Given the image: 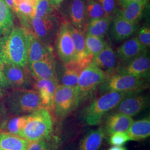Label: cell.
Masks as SVG:
<instances>
[{"label":"cell","mask_w":150,"mask_h":150,"mask_svg":"<svg viewBox=\"0 0 150 150\" xmlns=\"http://www.w3.org/2000/svg\"><path fill=\"white\" fill-rule=\"evenodd\" d=\"M30 45V35L22 27H13L0 37V61L2 64L26 67Z\"/></svg>","instance_id":"6da1fadb"},{"label":"cell","mask_w":150,"mask_h":150,"mask_svg":"<svg viewBox=\"0 0 150 150\" xmlns=\"http://www.w3.org/2000/svg\"><path fill=\"white\" fill-rule=\"evenodd\" d=\"M3 103L8 115L13 116L26 115L43 107L38 91L31 89H13L4 96Z\"/></svg>","instance_id":"7a4b0ae2"},{"label":"cell","mask_w":150,"mask_h":150,"mask_svg":"<svg viewBox=\"0 0 150 150\" xmlns=\"http://www.w3.org/2000/svg\"><path fill=\"white\" fill-rule=\"evenodd\" d=\"M136 92L110 91L102 93L95 99L83 110L82 118L89 126H96L101 123L103 116L112 110L120 102L129 95Z\"/></svg>","instance_id":"3957f363"},{"label":"cell","mask_w":150,"mask_h":150,"mask_svg":"<svg viewBox=\"0 0 150 150\" xmlns=\"http://www.w3.org/2000/svg\"><path fill=\"white\" fill-rule=\"evenodd\" d=\"M54 131L52 116L48 110L41 107L27 115L25 126L18 136L31 142L51 137Z\"/></svg>","instance_id":"277c9868"},{"label":"cell","mask_w":150,"mask_h":150,"mask_svg":"<svg viewBox=\"0 0 150 150\" xmlns=\"http://www.w3.org/2000/svg\"><path fill=\"white\" fill-rule=\"evenodd\" d=\"M107 76L106 73L91 64L81 72L76 87V109L90 97Z\"/></svg>","instance_id":"5b68a950"},{"label":"cell","mask_w":150,"mask_h":150,"mask_svg":"<svg viewBox=\"0 0 150 150\" xmlns=\"http://www.w3.org/2000/svg\"><path fill=\"white\" fill-rule=\"evenodd\" d=\"M21 22L28 33L51 46L55 41L60 25L55 15L46 18L32 17Z\"/></svg>","instance_id":"8992f818"},{"label":"cell","mask_w":150,"mask_h":150,"mask_svg":"<svg viewBox=\"0 0 150 150\" xmlns=\"http://www.w3.org/2000/svg\"><path fill=\"white\" fill-rule=\"evenodd\" d=\"M147 80L132 75L112 73L100 85L102 93L110 92L142 91L147 87Z\"/></svg>","instance_id":"52a82bcc"},{"label":"cell","mask_w":150,"mask_h":150,"mask_svg":"<svg viewBox=\"0 0 150 150\" xmlns=\"http://www.w3.org/2000/svg\"><path fill=\"white\" fill-rule=\"evenodd\" d=\"M76 88L59 84L54 96L53 108L56 116L64 119L76 110Z\"/></svg>","instance_id":"ba28073f"},{"label":"cell","mask_w":150,"mask_h":150,"mask_svg":"<svg viewBox=\"0 0 150 150\" xmlns=\"http://www.w3.org/2000/svg\"><path fill=\"white\" fill-rule=\"evenodd\" d=\"M54 42L56 52L63 64L76 59L75 46L65 20L60 23Z\"/></svg>","instance_id":"9c48e42d"},{"label":"cell","mask_w":150,"mask_h":150,"mask_svg":"<svg viewBox=\"0 0 150 150\" xmlns=\"http://www.w3.org/2000/svg\"><path fill=\"white\" fill-rule=\"evenodd\" d=\"M26 67L2 64V71L10 88L31 89L33 87V82L30 76L31 74L28 69L26 70Z\"/></svg>","instance_id":"30bf717a"},{"label":"cell","mask_w":150,"mask_h":150,"mask_svg":"<svg viewBox=\"0 0 150 150\" xmlns=\"http://www.w3.org/2000/svg\"><path fill=\"white\" fill-rule=\"evenodd\" d=\"M136 92L125 97L113 109V112L120 113L131 117L136 116L150 104V96Z\"/></svg>","instance_id":"8fae6325"},{"label":"cell","mask_w":150,"mask_h":150,"mask_svg":"<svg viewBox=\"0 0 150 150\" xmlns=\"http://www.w3.org/2000/svg\"><path fill=\"white\" fill-rule=\"evenodd\" d=\"M62 6V13L67 21L74 27L82 30L87 25L86 20V2L85 0H64Z\"/></svg>","instance_id":"7c38bea8"},{"label":"cell","mask_w":150,"mask_h":150,"mask_svg":"<svg viewBox=\"0 0 150 150\" xmlns=\"http://www.w3.org/2000/svg\"><path fill=\"white\" fill-rule=\"evenodd\" d=\"M150 56L147 51L127 64L118 66L113 73L132 75L147 80L150 76Z\"/></svg>","instance_id":"4fadbf2b"},{"label":"cell","mask_w":150,"mask_h":150,"mask_svg":"<svg viewBox=\"0 0 150 150\" xmlns=\"http://www.w3.org/2000/svg\"><path fill=\"white\" fill-rule=\"evenodd\" d=\"M137 28L138 24L129 22L115 15L113 17L109 31L111 38L113 41L121 42L132 36Z\"/></svg>","instance_id":"5bb4252c"},{"label":"cell","mask_w":150,"mask_h":150,"mask_svg":"<svg viewBox=\"0 0 150 150\" xmlns=\"http://www.w3.org/2000/svg\"><path fill=\"white\" fill-rule=\"evenodd\" d=\"M28 70L33 79L57 80L54 58L43 59L28 64Z\"/></svg>","instance_id":"9a60e30c"},{"label":"cell","mask_w":150,"mask_h":150,"mask_svg":"<svg viewBox=\"0 0 150 150\" xmlns=\"http://www.w3.org/2000/svg\"><path fill=\"white\" fill-rule=\"evenodd\" d=\"M58 85V80H56L34 79L33 87L40 95L42 107L47 110H52L54 96Z\"/></svg>","instance_id":"2e32d148"},{"label":"cell","mask_w":150,"mask_h":150,"mask_svg":"<svg viewBox=\"0 0 150 150\" xmlns=\"http://www.w3.org/2000/svg\"><path fill=\"white\" fill-rule=\"evenodd\" d=\"M116 52L108 44L106 47L98 54L94 56L91 64L96 66L107 75L112 74L118 66Z\"/></svg>","instance_id":"e0dca14e"},{"label":"cell","mask_w":150,"mask_h":150,"mask_svg":"<svg viewBox=\"0 0 150 150\" xmlns=\"http://www.w3.org/2000/svg\"><path fill=\"white\" fill-rule=\"evenodd\" d=\"M145 47L136 38L129 39L123 42L117 50V56L123 65L147 52Z\"/></svg>","instance_id":"ac0fdd59"},{"label":"cell","mask_w":150,"mask_h":150,"mask_svg":"<svg viewBox=\"0 0 150 150\" xmlns=\"http://www.w3.org/2000/svg\"><path fill=\"white\" fill-rule=\"evenodd\" d=\"M149 0L132 2L120 4L121 8L118 9L116 15L134 24H139L143 16Z\"/></svg>","instance_id":"d6986e66"},{"label":"cell","mask_w":150,"mask_h":150,"mask_svg":"<svg viewBox=\"0 0 150 150\" xmlns=\"http://www.w3.org/2000/svg\"><path fill=\"white\" fill-rule=\"evenodd\" d=\"M30 35V45L27 65L38 61L54 57L53 48L51 45L44 43L32 34Z\"/></svg>","instance_id":"ffe728a7"},{"label":"cell","mask_w":150,"mask_h":150,"mask_svg":"<svg viewBox=\"0 0 150 150\" xmlns=\"http://www.w3.org/2000/svg\"><path fill=\"white\" fill-rule=\"evenodd\" d=\"M134 122L132 117L120 113L112 112L107 117L103 128L105 134H111L119 132H126Z\"/></svg>","instance_id":"44dd1931"},{"label":"cell","mask_w":150,"mask_h":150,"mask_svg":"<svg viewBox=\"0 0 150 150\" xmlns=\"http://www.w3.org/2000/svg\"><path fill=\"white\" fill-rule=\"evenodd\" d=\"M29 144L19 136L0 131V150H27Z\"/></svg>","instance_id":"7402d4cb"},{"label":"cell","mask_w":150,"mask_h":150,"mask_svg":"<svg viewBox=\"0 0 150 150\" xmlns=\"http://www.w3.org/2000/svg\"><path fill=\"white\" fill-rule=\"evenodd\" d=\"M106 136L102 127L89 131L81 141L79 150H98Z\"/></svg>","instance_id":"603a6c76"},{"label":"cell","mask_w":150,"mask_h":150,"mask_svg":"<svg viewBox=\"0 0 150 150\" xmlns=\"http://www.w3.org/2000/svg\"><path fill=\"white\" fill-rule=\"evenodd\" d=\"M126 132L130 141H140L149 137L150 135V117L134 121Z\"/></svg>","instance_id":"cb8c5ba5"},{"label":"cell","mask_w":150,"mask_h":150,"mask_svg":"<svg viewBox=\"0 0 150 150\" xmlns=\"http://www.w3.org/2000/svg\"><path fill=\"white\" fill-rule=\"evenodd\" d=\"M112 18L105 16L91 20L87 23L86 34L104 38L109 31Z\"/></svg>","instance_id":"d4e9b609"},{"label":"cell","mask_w":150,"mask_h":150,"mask_svg":"<svg viewBox=\"0 0 150 150\" xmlns=\"http://www.w3.org/2000/svg\"><path fill=\"white\" fill-rule=\"evenodd\" d=\"M66 21L70 35L75 46L76 53V59H81L88 55L86 53V32L82 30L76 28L73 26L70 22L67 21Z\"/></svg>","instance_id":"484cf974"},{"label":"cell","mask_w":150,"mask_h":150,"mask_svg":"<svg viewBox=\"0 0 150 150\" xmlns=\"http://www.w3.org/2000/svg\"><path fill=\"white\" fill-rule=\"evenodd\" d=\"M36 0H14L13 11L16 12L20 21L28 19L35 15Z\"/></svg>","instance_id":"4316f807"},{"label":"cell","mask_w":150,"mask_h":150,"mask_svg":"<svg viewBox=\"0 0 150 150\" xmlns=\"http://www.w3.org/2000/svg\"><path fill=\"white\" fill-rule=\"evenodd\" d=\"M81 73V72L69 64H64L62 69L59 72V76H57L59 84L76 88Z\"/></svg>","instance_id":"83f0119b"},{"label":"cell","mask_w":150,"mask_h":150,"mask_svg":"<svg viewBox=\"0 0 150 150\" xmlns=\"http://www.w3.org/2000/svg\"><path fill=\"white\" fill-rule=\"evenodd\" d=\"M13 27V19L11 10L4 0H0V37L10 32Z\"/></svg>","instance_id":"f1b7e54d"},{"label":"cell","mask_w":150,"mask_h":150,"mask_svg":"<svg viewBox=\"0 0 150 150\" xmlns=\"http://www.w3.org/2000/svg\"><path fill=\"white\" fill-rule=\"evenodd\" d=\"M27 119V115L23 116L7 117L2 124L0 131L18 136L20 131L25 126Z\"/></svg>","instance_id":"f546056e"},{"label":"cell","mask_w":150,"mask_h":150,"mask_svg":"<svg viewBox=\"0 0 150 150\" xmlns=\"http://www.w3.org/2000/svg\"><path fill=\"white\" fill-rule=\"evenodd\" d=\"M85 44L86 53L93 56L100 53L107 45L103 38L87 34L85 36Z\"/></svg>","instance_id":"4dcf8cb0"},{"label":"cell","mask_w":150,"mask_h":150,"mask_svg":"<svg viewBox=\"0 0 150 150\" xmlns=\"http://www.w3.org/2000/svg\"><path fill=\"white\" fill-rule=\"evenodd\" d=\"M105 13L97 0H88L86 2V20L87 23L93 20L105 17Z\"/></svg>","instance_id":"1f68e13d"},{"label":"cell","mask_w":150,"mask_h":150,"mask_svg":"<svg viewBox=\"0 0 150 150\" xmlns=\"http://www.w3.org/2000/svg\"><path fill=\"white\" fill-rule=\"evenodd\" d=\"M54 10L48 0L38 1L35 7L34 17L38 18H46L54 15Z\"/></svg>","instance_id":"d6a6232c"},{"label":"cell","mask_w":150,"mask_h":150,"mask_svg":"<svg viewBox=\"0 0 150 150\" xmlns=\"http://www.w3.org/2000/svg\"><path fill=\"white\" fill-rule=\"evenodd\" d=\"M51 137L30 142L27 150H55L56 144Z\"/></svg>","instance_id":"836d02e7"},{"label":"cell","mask_w":150,"mask_h":150,"mask_svg":"<svg viewBox=\"0 0 150 150\" xmlns=\"http://www.w3.org/2000/svg\"><path fill=\"white\" fill-rule=\"evenodd\" d=\"M101 6L106 16L113 18L118 11L117 0H97Z\"/></svg>","instance_id":"e575fe53"},{"label":"cell","mask_w":150,"mask_h":150,"mask_svg":"<svg viewBox=\"0 0 150 150\" xmlns=\"http://www.w3.org/2000/svg\"><path fill=\"white\" fill-rule=\"evenodd\" d=\"M110 136V144L113 146H122L130 141L126 132H116Z\"/></svg>","instance_id":"d590c367"},{"label":"cell","mask_w":150,"mask_h":150,"mask_svg":"<svg viewBox=\"0 0 150 150\" xmlns=\"http://www.w3.org/2000/svg\"><path fill=\"white\" fill-rule=\"evenodd\" d=\"M139 42L146 48L150 46V28L149 26L145 25L139 28L136 37Z\"/></svg>","instance_id":"8d00e7d4"},{"label":"cell","mask_w":150,"mask_h":150,"mask_svg":"<svg viewBox=\"0 0 150 150\" xmlns=\"http://www.w3.org/2000/svg\"><path fill=\"white\" fill-rule=\"evenodd\" d=\"M10 88L2 71V64L0 61V98L5 96Z\"/></svg>","instance_id":"74e56055"},{"label":"cell","mask_w":150,"mask_h":150,"mask_svg":"<svg viewBox=\"0 0 150 150\" xmlns=\"http://www.w3.org/2000/svg\"><path fill=\"white\" fill-rule=\"evenodd\" d=\"M7 115L8 113L6 110L4 103L0 102V127L6 119L8 117Z\"/></svg>","instance_id":"f35d334b"},{"label":"cell","mask_w":150,"mask_h":150,"mask_svg":"<svg viewBox=\"0 0 150 150\" xmlns=\"http://www.w3.org/2000/svg\"><path fill=\"white\" fill-rule=\"evenodd\" d=\"M50 4L54 7L55 9H58L64 0H48Z\"/></svg>","instance_id":"ab89813d"},{"label":"cell","mask_w":150,"mask_h":150,"mask_svg":"<svg viewBox=\"0 0 150 150\" xmlns=\"http://www.w3.org/2000/svg\"><path fill=\"white\" fill-rule=\"evenodd\" d=\"M7 6L13 11L14 7V0H4Z\"/></svg>","instance_id":"60d3db41"},{"label":"cell","mask_w":150,"mask_h":150,"mask_svg":"<svg viewBox=\"0 0 150 150\" xmlns=\"http://www.w3.org/2000/svg\"><path fill=\"white\" fill-rule=\"evenodd\" d=\"M117 1L120 4H122L129 3V2H132L141 1H142V0H117Z\"/></svg>","instance_id":"b9f144b4"},{"label":"cell","mask_w":150,"mask_h":150,"mask_svg":"<svg viewBox=\"0 0 150 150\" xmlns=\"http://www.w3.org/2000/svg\"><path fill=\"white\" fill-rule=\"evenodd\" d=\"M108 150H127V149L122 146H112Z\"/></svg>","instance_id":"7bdbcfd3"},{"label":"cell","mask_w":150,"mask_h":150,"mask_svg":"<svg viewBox=\"0 0 150 150\" xmlns=\"http://www.w3.org/2000/svg\"><path fill=\"white\" fill-rule=\"evenodd\" d=\"M36 1H37L38 2V1H40V0H36Z\"/></svg>","instance_id":"ee69618b"}]
</instances>
